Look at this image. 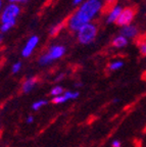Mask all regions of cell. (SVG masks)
Listing matches in <instances>:
<instances>
[{
    "instance_id": "cell-3",
    "label": "cell",
    "mask_w": 146,
    "mask_h": 147,
    "mask_svg": "<svg viewBox=\"0 0 146 147\" xmlns=\"http://www.w3.org/2000/svg\"><path fill=\"white\" fill-rule=\"evenodd\" d=\"M96 35H97V27L92 23L86 24L78 31V40L80 43L87 45L95 39Z\"/></svg>"
},
{
    "instance_id": "cell-8",
    "label": "cell",
    "mask_w": 146,
    "mask_h": 147,
    "mask_svg": "<svg viewBox=\"0 0 146 147\" xmlns=\"http://www.w3.org/2000/svg\"><path fill=\"white\" fill-rule=\"evenodd\" d=\"M37 84V79L35 77H31V78H28L24 81L23 85H22V90H23L24 93L28 94L30 92L33 91V89L35 88Z\"/></svg>"
},
{
    "instance_id": "cell-24",
    "label": "cell",
    "mask_w": 146,
    "mask_h": 147,
    "mask_svg": "<svg viewBox=\"0 0 146 147\" xmlns=\"http://www.w3.org/2000/svg\"><path fill=\"white\" fill-rule=\"evenodd\" d=\"M75 86H76L77 88H79V87H82L83 84H82V83H77V84H75Z\"/></svg>"
},
{
    "instance_id": "cell-5",
    "label": "cell",
    "mask_w": 146,
    "mask_h": 147,
    "mask_svg": "<svg viewBox=\"0 0 146 147\" xmlns=\"http://www.w3.org/2000/svg\"><path fill=\"white\" fill-rule=\"evenodd\" d=\"M135 16V9L132 7H126L125 9H122V12L120 14L118 21L116 22V25L121 27H126L129 26L132 21L134 20Z\"/></svg>"
},
{
    "instance_id": "cell-15",
    "label": "cell",
    "mask_w": 146,
    "mask_h": 147,
    "mask_svg": "<svg viewBox=\"0 0 146 147\" xmlns=\"http://www.w3.org/2000/svg\"><path fill=\"white\" fill-rule=\"evenodd\" d=\"M124 65V62L122 60H114V61L110 62V65H108V69L110 71H118Z\"/></svg>"
},
{
    "instance_id": "cell-23",
    "label": "cell",
    "mask_w": 146,
    "mask_h": 147,
    "mask_svg": "<svg viewBox=\"0 0 146 147\" xmlns=\"http://www.w3.org/2000/svg\"><path fill=\"white\" fill-rule=\"evenodd\" d=\"M82 2H83V0H74V1H73L74 5H78V4H80V3H82Z\"/></svg>"
},
{
    "instance_id": "cell-17",
    "label": "cell",
    "mask_w": 146,
    "mask_h": 147,
    "mask_svg": "<svg viewBox=\"0 0 146 147\" xmlns=\"http://www.w3.org/2000/svg\"><path fill=\"white\" fill-rule=\"evenodd\" d=\"M22 69V62L21 61H18L16 63L12 64V67H11V71L12 74H18V71H21Z\"/></svg>"
},
{
    "instance_id": "cell-25",
    "label": "cell",
    "mask_w": 146,
    "mask_h": 147,
    "mask_svg": "<svg viewBox=\"0 0 146 147\" xmlns=\"http://www.w3.org/2000/svg\"><path fill=\"white\" fill-rule=\"evenodd\" d=\"M2 40H3V34L1 33V34H0V43L2 42Z\"/></svg>"
},
{
    "instance_id": "cell-6",
    "label": "cell",
    "mask_w": 146,
    "mask_h": 147,
    "mask_svg": "<svg viewBox=\"0 0 146 147\" xmlns=\"http://www.w3.org/2000/svg\"><path fill=\"white\" fill-rule=\"evenodd\" d=\"M80 96V93L78 91H64L62 95L57 97H53L52 103L54 104H62L70 100H75Z\"/></svg>"
},
{
    "instance_id": "cell-4",
    "label": "cell",
    "mask_w": 146,
    "mask_h": 147,
    "mask_svg": "<svg viewBox=\"0 0 146 147\" xmlns=\"http://www.w3.org/2000/svg\"><path fill=\"white\" fill-rule=\"evenodd\" d=\"M21 12V7L16 3H10L8 4L1 13V22L2 24L7 23V22L16 21V18Z\"/></svg>"
},
{
    "instance_id": "cell-18",
    "label": "cell",
    "mask_w": 146,
    "mask_h": 147,
    "mask_svg": "<svg viewBox=\"0 0 146 147\" xmlns=\"http://www.w3.org/2000/svg\"><path fill=\"white\" fill-rule=\"evenodd\" d=\"M139 51H140V53H141L142 55L146 56V41H144V42H142V43H140V45H139Z\"/></svg>"
},
{
    "instance_id": "cell-12",
    "label": "cell",
    "mask_w": 146,
    "mask_h": 147,
    "mask_svg": "<svg viewBox=\"0 0 146 147\" xmlns=\"http://www.w3.org/2000/svg\"><path fill=\"white\" fill-rule=\"evenodd\" d=\"M47 104L48 100H46V99H39V100L35 101L34 103L32 104V109L35 110V111H38V110H40L42 107L46 106Z\"/></svg>"
},
{
    "instance_id": "cell-16",
    "label": "cell",
    "mask_w": 146,
    "mask_h": 147,
    "mask_svg": "<svg viewBox=\"0 0 146 147\" xmlns=\"http://www.w3.org/2000/svg\"><path fill=\"white\" fill-rule=\"evenodd\" d=\"M62 27H64V25H62V24H57V25L53 26V27L50 29V31H49V34H50V36H52V37L56 36V35L58 34L60 31H62Z\"/></svg>"
},
{
    "instance_id": "cell-10",
    "label": "cell",
    "mask_w": 146,
    "mask_h": 147,
    "mask_svg": "<svg viewBox=\"0 0 146 147\" xmlns=\"http://www.w3.org/2000/svg\"><path fill=\"white\" fill-rule=\"evenodd\" d=\"M122 12V7L119 6V5H116V6H114V8L110 10V12L108 13L107 18H106V22L108 24H112L114 23V22L118 21V18H119L120 14Z\"/></svg>"
},
{
    "instance_id": "cell-1",
    "label": "cell",
    "mask_w": 146,
    "mask_h": 147,
    "mask_svg": "<svg viewBox=\"0 0 146 147\" xmlns=\"http://www.w3.org/2000/svg\"><path fill=\"white\" fill-rule=\"evenodd\" d=\"M100 0H87L69 20V28L73 32H78L83 26L89 24L95 14L100 10Z\"/></svg>"
},
{
    "instance_id": "cell-20",
    "label": "cell",
    "mask_w": 146,
    "mask_h": 147,
    "mask_svg": "<svg viewBox=\"0 0 146 147\" xmlns=\"http://www.w3.org/2000/svg\"><path fill=\"white\" fill-rule=\"evenodd\" d=\"M34 119H35L34 115H28L27 119H26V123H27V124H32V123L34 122Z\"/></svg>"
},
{
    "instance_id": "cell-21",
    "label": "cell",
    "mask_w": 146,
    "mask_h": 147,
    "mask_svg": "<svg viewBox=\"0 0 146 147\" xmlns=\"http://www.w3.org/2000/svg\"><path fill=\"white\" fill-rule=\"evenodd\" d=\"M64 79V74H59L58 76H56V78L54 79L55 82H60V81H62Z\"/></svg>"
},
{
    "instance_id": "cell-13",
    "label": "cell",
    "mask_w": 146,
    "mask_h": 147,
    "mask_svg": "<svg viewBox=\"0 0 146 147\" xmlns=\"http://www.w3.org/2000/svg\"><path fill=\"white\" fill-rule=\"evenodd\" d=\"M64 92V87H62V86L57 85V86H54V87L51 89L50 95L52 96V98H53V97H57V96H59V95H62Z\"/></svg>"
},
{
    "instance_id": "cell-2",
    "label": "cell",
    "mask_w": 146,
    "mask_h": 147,
    "mask_svg": "<svg viewBox=\"0 0 146 147\" xmlns=\"http://www.w3.org/2000/svg\"><path fill=\"white\" fill-rule=\"evenodd\" d=\"M66 53V48L62 45L51 46L48 51L39 58V64L40 65H47L56 59H59Z\"/></svg>"
},
{
    "instance_id": "cell-14",
    "label": "cell",
    "mask_w": 146,
    "mask_h": 147,
    "mask_svg": "<svg viewBox=\"0 0 146 147\" xmlns=\"http://www.w3.org/2000/svg\"><path fill=\"white\" fill-rule=\"evenodd\" d=\"M16 25V21H11V22H7V23H4L1 25V27H0V32L2 33H6L8 32L10 29H11L14 26Z\"/></svg>"
},
{
    "instance_id": "cell-9",
    "label": "cell",
    "mask_w": 146,
    "mask_h": 147,
    "mask_svg": "<svg viewBox=\"0 0 146 147\" xmlns=\"http://www.w3.org/2000/svg\"><path fill=\"white\" fill-rule=\"evenodd\" d=\"M137 34H138L137 28L132 25L123 27V29L121 30V35L125 37V38H133V37H135Z\"/></svg>"
},
{
    "instance_id": "cell-26",
    "label": "cell",
    "mask_w": 146,
    "mask_h": 147,
    "mask_svg": "<svg viewBox=\"0 0 146 147\" xmlns=\"http://www.w3.org/2000/svg\"><path fill=\"white\" fill-rule=\"evenodd\" d=\"M114 0H106V2H107V4H112V2H114Z\"/></svg>"
},
{
    "instance_id": "cell-27",
    "label": "cell",
    "mask_w": 146,
    "mask_h": 147,
    "mask_svg": "<svg viewBox=\"0 0 146 147\" xmlns=\"http://www.w3.org/2000/svg\"><path fill=\"white\" fill-rule=\"evenodd\" d=\"M2 8V0H0V10Z\"/></svg>"
},
{
    "instance_id": "cell-11",
    "label": "cell",
    "mask_w": 146,
    "mask_h": 147,
    "mask_svg": "<svg viewBox=\"0 0 146 147\" xmlns=\"http://www.w3.org/2000/svg\"><path fill=\"white\" fill-rule=\"evenodd\" d=\"M128 45V40L124 36H118L112 40V46H114L116 48H124L125 46Z\"/></svg>"
},
{
    "instance_id": "cell-19",
    "label": "cell",
    "mask_w": 146,
    "mask_h": 147,
    "mask_svg": "<svg viewBox=\"0 0 146 147\" xmlns=\"http://www.w3.org/2000/svg\"><path fill=\"white\" fill-rule=\"evenodd\" d=\"M112 147H122V142L118 139H114L112 142Z\"/></svg>"
},
{
    "instance_id": "cell-7",
    "label": "cell",
    "mask_w": 146,
    "mask_h": 147,
    "mask_svg": "<svg viewBox=\"0 0 146 147\" xmlns=\"http://www.w3.org/2000/svg\"><path fill=\"white\" fill-rule=\"evenodd\" d=\"M38 42H39V38L37 36H32L30 39L28 40L25 47H24L23 51H22V55H23L24 57H29V56L32 54L34 49L36 48Z\"/></svg>"
},
{
    "instance_id": "cell-22",
    "label": "cell",
    "mask_w": 146,
    "mask_h": 147,
    "mask_svg": "<svg viewBox=\"0 0 146 147\" xmlns=\"http://www.w3.org/2000/svg\"><path fill=\"white\" fill-rule=\"evenodd\" d=\"M10 1V3H25L27 2V1H29V0H9Z\"/></svg>"
},
{
    "instance_id": "cell-28",
    "label": "cell",
    "mask_w": 146,
    "mask_h": 147,
    "mask_svg": "<svg viewBox=\"0 0 146 147\" xmlns=\"http://www.w3.org/2000/svg\"><path fill=\"white\" fill-rule=\"evenodd\" d=\"M114 102H119V99H114Z\"/></svg>"
}]
</instances>
